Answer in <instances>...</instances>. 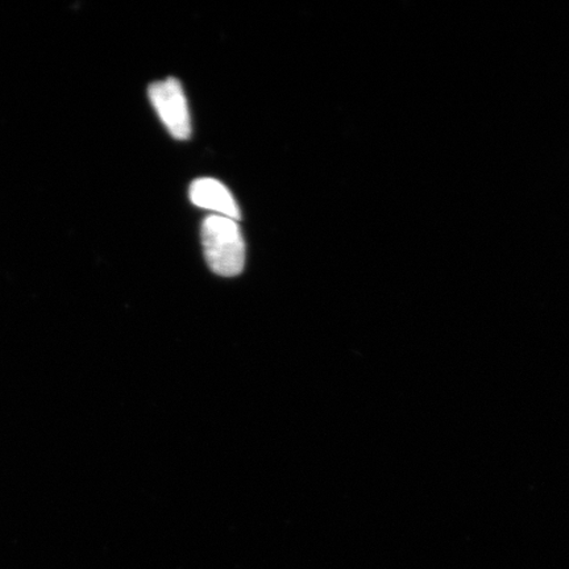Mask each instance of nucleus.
Here are the masks:
<instances>
[{
	"label": "nucleus",
	"mask_w": 569,
	"mask_h": 569,
	"mask_svg": "<svg viewBox=\"0 0 569 569\" xmlns=\"http://www.w3.org/2000/svg\"><path fill=\"white\" fill-rule=\"evenodd\" d=\"M189 197L191 203L199 209L216 212V216L232 220L241 219V212L231 191L216 178H198L190 184Z\"/></svg>",
	"instance_id": "obj_3"
},
{
	"label": "nucleus",
	"mask_w": 569,
	"mask_h": 569,
	"mask_svg": "<svg viewBox=\"0 0 569 569\" xmlns=\"http://www.w3.org/2000/svg\"><path fill=\"white\" fill-rule=\"evenodd\" d=\"M148 96L169 133L177 140H188L191 134V120L187 96L180 81L167 78L154 82L149 87Z\"/></svg>",
	"instance_id": "obj_2"
},
{
	"label": "nucleus",
	"mask_w": 569,
	"mask_h": 569,
	"mask_svg": "<svg viewBox=\"0 0 569 569\" xmlns=\"http://www.w3.org/2000/svg\"><path fill=\"white\" fill-rule=\"evenodd\" d=\"M202 246L213 273L233 277L243 272L246 243L237 220L210 216L203 220Z\"/></svg>",
	"instance_id": "obj_1"
}]
</instances>
